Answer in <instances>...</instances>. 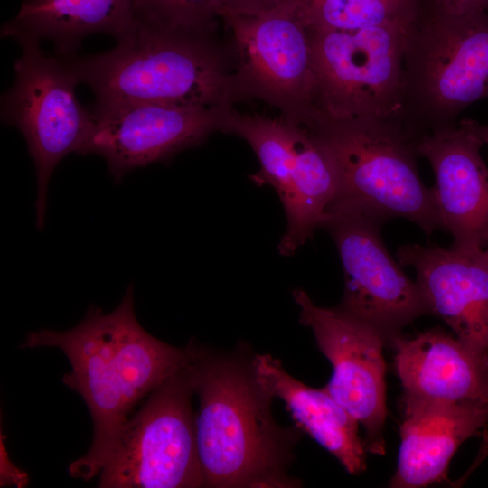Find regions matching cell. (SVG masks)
<instances>
[{
	"mask_svg": "<svg viewBox=\"0 0 488 488\" xmlns=\"http://www.w3.org/2000/svg\"><path fill=\"white\" fill-rule=\"evenodd\" d=\"M56 347L70 361L62 380L85 401L93 423L89 451L69 466L74 478L99 474L117 432L136 405L192 357L185 347L170 345L147 333L135 312L134 285L110 313L91 305L67 331L42 329L27 334L21 348Z\"/></svg>",
	"mask_w": 488,
	"mask_h": 488,
	"instance_id": "obj_1",
	"label": "cell"
},
{
	"mask_svg": "<svg viewBox=\"0 0 488 488\" xmlns=\"http://www.w3.org/2000/svg\"><path fill=\"white\" fill-rule=\"evenodd\" d=\"M191 342L204 486H296L286 471L299 433L277 424L273 398L256 378L253 356L221 354Z\"/></svg>",
	"mask_w": 488,
	"mask_h": 488,
	"instance_id": "obj_2",
	"label": "cell"
},
{
	"mask_svg": "<svg viewBox=\"0 0 488 488\" xmlns=\"http://www.w3.org/2000/svg\"><path fill=\"white\" fill-rule=\"evenodd\" d=\"M96 103L157 102L208 108L240 100L228 61L211 38L137 18L105 52L64 57Z\"/></svg>",
	"mask_w": 488,
	"mask_h": 488,
	"instance_id": "obj_3",
	"label": "cell"
},
{
	"mask_svg": "<svg viewBox=\"0 0 488 488\" xmlns=\"http://www.w3.org/2000/svg\"><path fill=\"white\" fill-rule=\"evenodd\" d=\"M334 166L337 189L326 219L402 218L427 235L443 230L433 187L422 183L415 140L394 118L320 117L310 127ZM324 221V222H325Z\"/></svg>",
	"mask_w": 488,
	"mask_h": 488,
	"instance_id": "obj_4",
	"label": "cell"
},
{
	"mask_svg": "<svg viewBox=\"0 0 488 488\" xmlns=\"http://www.w3.org/2000/svg\"><path fill=\"white\" fill-rule=\"evenodd\" d=\"M486 98L488 12L455 14L421 0L407 31L395 119L417 141L455 126L467 107Z\"/></svg>",
	"mask_w": 488,
	"mask_h": 488,
	"instance_id": "obj_5",
	"label": "cell"
},
{
	"mask_svg": "<svg viewBox=\"0 0 488 488\" xmlns=\"http://www.w3.org/2000/svg\"><path fill=\"white\" fill-rule=\"evenodd\" d=\"M190 361L169 375L115 435L99 473V488L204 486Z\"/></svg>",
	"mask_w": 488,
	"mask_h": 488,
	"instance_id": "obj_6",
	"label": "cell"
},
{
	"mask_svg": "<svg viewBox=\"0 0 488 488\" xmlns=\"http://www.w3.org/2000/svg\"><path fill=\"white\" fill-rule=\"evenodd\" d=\"M22 49L15 80L1 99V119L19 129L36 173V229H43L52 174L69 154L87 155L94 127L91 111L79 102L80 83L68 61L45 53L40 39L13 36Z\"/></svg>",
	"mask_w": 488,
	"mask_h": 488,
	"instance_id": "obj_7",
	"label": "cell"
},
{
	"mask_svg": "<svg viewBox=\"0 0 488 488\" xmlns=\"http://www.w3.org/2000/svg\"><path fill=\"white\" fill-rule=\"evenodd\" d=\"M221 18L230 33L232 78L239 99H262L285 118L311 127L320 115L312 45L294 1Z\"/></svg>",
	"mask_w": 488,
	"mask_h": 488,
	"instance_id": "obj_8",
	"label": "cell"
},
{
	"mask_svg": "<svg viewBox=\"0 0 488 488\" xmlns=\"http://www.w3.org/2000/svg\"><path fill=\"white\" fill-rule=\"evenodd\" d=\"M410 22L357 30L308 29L319 117L396 118Z\"/></svg>",
	"mask_w": 488,
	"mask_h": 488,
	"instance_id": "obj_9",
	"label": "cell"
},
{
	"mask_svg": "<svg viewBox=\"0 0 488 488\" xmlns=\"http://www.w3.org/2000/svg\"><path fill=\"white\" fill-rule=\"evenodd\" d=\"M300 323L311 329L333 374L324 387L365 430L367 452L385 453L386 365L384 338L340 307L315 305L303 289L293 291Z\"/></svg>",
	"mask_w": 488,
	"mask_h": 488,
	"instance_id": "obj_10",
	"label": "cell"
},
{
	"mask_svg": "<svg viewBox=\"0 0 488 488\" xmlns=\"http://www.w3.org/2000/svg\"><path fill=\"white\" fill-rule=\"evenodd\" d=\"M380 225L364 217L338 216L327 219L323 228L333 237L343 268L344 291L338 307L390 342L429 310L418 283L387 250Z\"/></svg>",
	"mask_w": 488,
	"mask_h": 488,
	"instance_id": "obj_11",
	"label": "cell"
},
{
	"mask_svg": "<svg viewBox=\"0 0 488 488\" xmlns=\"http://www.w3.org/2000/svg\"><path fill=\"white\" fill-rule=\"evenodd\" d=\"M224 108L145 101L95 102L90 110L94 127L87 155L101 156L118 184L129 172L168 162L221 131Z\"/></svg>",
	"mask_w": 488,
	"mask_h": 488,
	"instance_id": "obj_12",
	"label": "cell"
},
{
	"mask_svg": "<svg viewBox=\"0 0 488 488\" xmlns=\"http://www.w3.org/2000/svg\"><path fill=\"white\" fill-rule=\"evenodd\" d=\"M476 121L462 119L451 127L420 136L418 155L429 162L442 229L461 249L488 246V166L480 148Z\"/></svg>",
	"mask_w": 488,
	"mask_h": 488,
	"instance_id": "obj_13",
	"label": "cell"
},
{
	"mask_svg": "<svg viewBox=\"0 0 488 488\" xmlns=\"http://www.w3.org/2000/svg\"><path fill=\"white\" fill-rule=\"evenodd\" d=\"M397 258L415 269L429 314L442 319L462 342L488 350V248L406 244Z\"/></svg>",
	"mask_w": 488,
	"mask_h": 488,
	"instance_id": "obj_14",
	"label": "cell"
},
{
	"mask_svg": "<svg viewBox=\"0 0 488 488\" xmlns=\"http://www.w3.org/2000/svg\"><path fill=\"white\" fill-rule=\"evenodd\" d=\"M389 343L403 387L402 403L488 404V350L437 329L410 338L400 333Z\"/></svg>",
	"mask_w": 488,
	"mask_h": 488,
	"instance_id": "obj_15",
	"label": "cell"
},
{
	"mask_svg": "<svg viewBox=\"0 0 488 488\" xmlns=\"http://www.w3.org/2000/svg\"><path fill=\"white\" fill-rule=\"evenodd\" d=\"M397 468L389 486L419 488L447 477L458 447L488 424V404L407 402Z\"/></svg>",
	"mask_w": 488,
	"mask_h": 488,
	"instance_id": "obj_16",
	"label": "cell"
},
{
	"mask_svg": "<svg viewBox=\"0 0 488 488\" xmlns=\"http://www.w3.org/2000/svg\"><path fill=\"white\" fill-rule=\"evenodd\" d=\"M256 378L274 399L284 401L297 427L334 455L351 474L366 468L367 449L359 436V422L323 389L292 377L270 354H255Z\"/></svg>",
	"mask_w": 488,
	"mask_h": 488,
	"instance_id": "obj_17",
	"label": "cell"
},
{
	"mask_svg": "<svg viewBox=\"0 0 488 488\" xmlns=\"http://www.w3.org/2000/svg\"><path fill=\"white\" fill-rule=\"evenodd\" d=\"M136 20L133 0H25L1 33L50 40L59 56L70 57L86 36L102 33L117 40Z\"/></svg>",
	"mask_w": 488,
	"mask_h": 488,
	"instance_id": "obj_18",
	"label": "cell"
},
{
	"mask_svg": "<svg viewBox=\"0 0 488 488\" xmlns=\"http://www.w3.org/2000/svg\"><path fill=\"white\" fill-rule=\"evenodd\" d=\"M311 30H357L415 17L421 0H293Z\"/></svg>",
	"mask_w": 488,
	"mask_h": 488,
	"instance_id": "obj_19",
	"label": "cell"
},
{
	"mask_svg": "<svg viewBox=\"0 0 488 488\" xmlns=\"http://www.w3.org/2000/svg\"><path fill=\"white\" fill-rule=\"evenodd\" d=\"M137 18L163 27L212 34L219 0H133Z\"/></svg>",
	"mask_w": 488,
	"mask_h": 488,
	"instance_id": "obj_20",
	"label": "cell"
},
{
	"mask_svg": "<svg viewBox=\"0 0 488 488\" xmlns=\"http://www.w3.org/2000/svg\"><path fill=\"white\" fill-rule=\"evenodd\" d=\"M286 0H219L220 17L226 14H251L269 10Z\"/></svg>",
	"mask_w": 488,
	"mask_h": 488,
	"instance_id": "obj_21",
	"label": "cell"
},
{
	"mask_svg": "<svg viewBox=\"0 0 488 488\" xmlns=\"http://www.w3.org/2000/svg\"><path fill=\"white\" fill-rule=\"evenodd\" d=\"M443 10L465 14L476 12H488V0H428Z\"/></svg>",
	"mask_w": 488,
	"mask_h": 488,
	"instance_id": "obj_22",
	"label": "cell"
},
{
	"mask_svg": "<svg viewBox=\"0 0 488 488\" xmlns=\"http://www.w3.org/2000/svg\"><path fill=\"white\" fill-rule=\"evenodd\" d=\"M1 486L5 484H15L18 487L24 486L27 483V474L20 469H17L7 458L5 450L3 449L1 442Z\"/></svg>",
	"mask_w": 488,
	"mask_h": 488,
	"instance_id": "obj_23",
	"label": "cell"
},
{
	"mask_svg": "<svg viewBox=\"0 0 488 488\" xmlns=\"http://www.w3.org/2000/svg\"><path fill=\"white\" fill-rule=\"evenodd\" d=\"M475 128L482 142L488 145V125H482L476 121Z\"/></svg>",
	"mask_w": 488,
	"mask_h": 488,
	"instance_id": "obj_24",
	"label": "cell"
},
{
	"mask_svg": "<svg viewBox=\"0 0 488 488\" xmlns=\"http://www.w3.org/2000/svg\"><path fill=\"white\" fill-rule=\"evenodd\" d=\"M487 248H488V246H487Z\"/></svg>",
	"mask_w": 488,
	"mask_h": 488,
	"instance_id": "obj_25",
	"label": "cell"
}]
</instances>
